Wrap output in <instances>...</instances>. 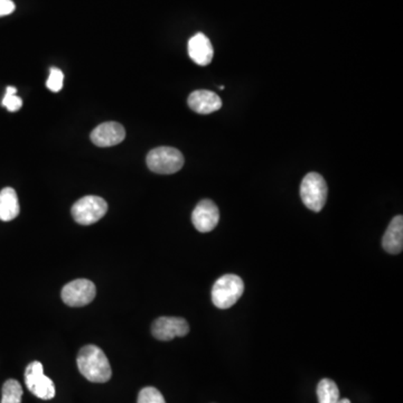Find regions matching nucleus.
Instances as JSON below:
<instances>
[{"label": "nucleus", "mask_w": 403, "mask_h": 403, "mask_svg": "<svg viewBox=\"0 0 403 403\" xmlns=\"http://www.w3.org/2000/svg\"><path fill=\"white\" fill-rule=\"evenodd\" d=\"M147 166L151 172L169 175L177 173L184 166V156L173 147H158L147 155Z\"/></svg>", "instance_id": "4"}, {"label": "nucleus", "mask_w": 403, "mask_h": 403, "mask_svg": "<svg viewBox=\"0 0 403 403\" xmlns=\"http://www.w3.org/2000/svg\"><path fill=\"white\" fill-rule=\"evenodd\" d=\"M126 138L124 126L118 122H104L91 132V140L98 147H111L119 145Z\"/></svg>", "instance_id": "10"}, {"label": "nucleus", "mask_w": 403, "mask_h": 403, "mask_svg": "<svg viewBox=\"0 0 403 403\" xmlns=\"http://www.w3.org/2000/svg\"><path fill=\"white\" fill-rule=\"evenodd\" d=\"M219 221V210L210 199H203L196 205L192 214V222L197 231L208 233L217 228Z\"/></svg>", "instance_id": "9"}, {"label": "nucleus", "mask_w": 403, "mask_h": 403, "mask_svg": "<svg viewBox=\"0 0 403 403\" xmlns=\"http://www.w3.org/2000/svg\"><path fill=\"white\" fill-rule=\"evenodd\" d=\"M17 90L14 86H8L6 90V95L3 99V106L6 107L10 112H16L21 109L23 106V100L16 95Z\"/></svg>", "instance_id": "17"}, {"label": "nucleus", "mask_w": 403, "mask_h": 403, "mask_svg": "<svg viewBox=\"0 0 403 403\" xmlns=\"http://www.w3.org/2000/svg\"><path fill=\"white\" fill-rule=\"evenodd\" d=\"M337 403H351V401L348 399H340Z\"/></svg>", "instance_id": "21"}, {"label": "nucleus", "mask_w": 403, "mask_h": 403, "mask_svg": "<svg viewBox=\"0 0 403 403\" xmlns=\"http://www.w3.org/2000/svg\"><path fill=\"white\" fill-rule=\"evenodd\" d=\"M317 397L320 403H337L340 391L336 383L331 379H323L318 383Z\"/></svg>", "instance_id": "15"}, {"label": "nucleus", "mask_w": 403, "mask_h": 403, "mask_svg": "<svg viewBox=\"0 0 403 403\" xmlns=\"http://www.w3.org/2000/svg\"><path fill=\"white\" fill-rule=\"evenodd\" d=\"M19 202L17 193L12 187H6L0 192V219L9 222L16 219L19 214Z\"/></svg>", "instance_id": "14"}, {"label": "nucleus", "mask_w": 403, "mask_h": 403, "mask_svg": "<svg viewBox=\"0 0 403 403\" xmlns=\"http://www.w3.org/2000/svg\"><path fill=\"white\" fill-rule=\"evenodd\" d=\"M151 332L155 338L167 342L187 335L190 332V326L184 318L159 317L153 324Z\"/></svg>", "instance_id": "8"}, {"label": "nucleus", "mask_w": 403, "mask_h": 403, "mask_svg": "<svg viewBox=\"0 0 403 403\" xmlns=\"http://www.w3.org/2000/svg\"><path fill=\"white\" fill-rule=\"evenodd\" d=\"M188 55L197 66H208L213 59L214 50L204 34L197 33L188 41Z\"/></svg>", "instance_id": "12"}, {"label": "nucleus", "mask_w": 403, "mask_h": 403, "mask_svg": "<svg viewBox=\"0 0 403 403\" xmlns=\"http://www.w3.org/2000/svg\"><path fill=\"white\" fill-rule=\"evenodd\" d=\"M97 288L88 279H77L64 286L62 300L70 307H83L95 299Z\"/></svg>", "instance_id": "7"}, {"label": "nucleus", "mask_w": 403, "mask_h": 403, "mask_svg": "<svg viewBox=\"0 0 403 403\" xmlns=\"http://www.w3.org/2000/svg\"><path fill=\"white\" fill-rule=\"evenodd\" d=\"M25 383L28 390L35 397L42 400H50L55 397V386L53 381L44 374L41 362L34 361L25 371Z\"/></svg>", "instance_id": "6"}, {"label": "nucleus", "mask_w": 403, "mask_h": 403, "mask_svg": "<svg viewBox=\"0 0 403 403\" xmlns=\"http://www.w3.org/2000/svg\"><path fill=\"white\" fill-rule=\"evenodd\" d=\"M108 210V203L100 196L88 195L72 206V217L81 226H91L100 221Z\"/></svg>", "instance_id": "5"}, {"label": "nucleus", "mask_w": 403, "mask_h": 403, "mask_svg": "<svg viewBox=\"0 0 403 403\" xmlns=\"http://www.w3.org/2000/svg\"><path fill=\"white\" fill-rule=\"evenodd\" d=\"M63 82H64V75L63 72L57 68H50V77H48L46 86L52 92H59L63 88Z\"/></svg>", "instance_id": "19"}, {"label": "nucleus", "mask_w": 403, "mask_h": 403, "mask_svg": "<svg viewBox=\"0 0 403 403\" xmlns=\"http://www.w3.org/2000/svg\"><path fill=\"white\" fill-rule=\"evenodd\" d=\"M244 284L235 275H226L217 279L212 288V302L219 309H228L235 305L244 295Z\"/></svg>", "instance_id": "2"}, {"label": "nucleus", "mask_w": 403, "mask_h": 403, "mask_svg": "<svg viewBox=\"0 0 403 403\" xmlns=\"http://www.w3.org/2000/svg\"><path fill=\"white\" fill-rule=\"evenodd\" d=\"M188 107L199 115H210L222 107V100L217 93L208 90H197L188 97Z\"/></svg>", "instance_id": "11"}, {"label": "nucleus", "mask_w": 403, "mask_h": 403, "mask_svg": "<svg viewBox=\"0 0 403 403\" xmlns=\"http://www.w3.org/2000/svg\"><path fill=\"white\" fill-rule=\"evenodd\" d=\"M15 10V3L12 0H0V17L10 15Z\"/></svg>", "instance_id": "20"}, {"label": "nucleus", "mask_w": 403, "mask_h": 403, "mask_svg": "<svg viewBox=\"0 0 403 403\" xmlns=\"http://www.w3.org/2000/svg\"><path fill=\"white\" fill-rule=\"evenodd\" d=\"M326 181L318 173H309L302 179L300 185V197L306 208L313 212H320L327 201Z\"/></svg>", "instance_id": "3"}, {"label": "nucleus", "mask_w": 403, "mask_h": 403, "mask_svg": "<svg viewBox=\"0 0 403 403\" xmlns=\"http://www.w3.org/2000/svg\"><path fill=\"white\" fill-rule=\"evenodd\" d=\"M77 368L90 382L106 383L111 379L112 371L109 360L100 347L86 345L77 355Z\"/></svg>", "instance_id": "1"}, {"label": "nucleus", "mask_w": 403, "mask_h": 403, "mask_svg": "<svg viewBox=\"0 0 403 403\" xmlns=\"http://www.w3.org/2000/svg\"><path fill=\"white\" fill-rule=\"evenodd\" d=\"M382 246L388 253L399 255L403 249V217L402 215H397L392 219L388 228H386L384 237H383Z\"/></svg>", "instance_id": "13"}, {"label": "nucleus", "mask_w": 403, "mask_h": 403, "mask_svg": "<svg viewBox=\"0 0 403 403\" xmlns=\"http://www.w3.org/2000/svg\"><path fill=\"white\" fill-rule=\"evenodd\" d=\"M137 403H166V401L157 389L147 386L139 392Z\"/></svg>", "instance_id": "18"}, {"label": "nucleus", "mask_w": 403, "mask_h": 403, "mask_svg": "<svg viewBox=\"0 0 403 403\" xmlns=\"http://www.w3.org/2000/svg\"><path fill=\"white\" fill-rule=\"evenodd\" d=\"M23 389L21 383L16 380H8L3 386L1 403H21Z\"/></svg>", "instance_id": "16"}]
</instances>
